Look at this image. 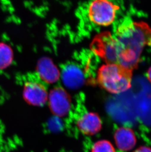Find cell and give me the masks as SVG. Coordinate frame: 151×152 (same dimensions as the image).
<instances>
[{
  "label": "cell",
  "instance_id": "6da1fadb",
  "mask_svg": "<svg viewBox=\"0 0 151 152\" xmlns=\"http://www.w3.org/2000/svg\"><path fill=\"white\" fill-rule=\"evenodd\" d=\"M96 80L99 85L113 94H119L131 87V69L119 63H107L97 72Z\"/></svg>",
  "mask_w": 151,
  "mask_h": 152
},
{
  "label": "cell",
  "instance_id": "7a4b0ae2",
  "mask_svg": "<svg viewBox=\"0 0 151 152\" xmlns=\"http://www.w3.org/2000/svg\"><path fill=\"white\" fill-rule=\"evenodd\" d=\"M96 54L107 63H119L122 48L116 38L107 33L97 36L91 45Z\"/></svg>",
  "mask_w": 151,
  "mask_h": 152
},
{
  "label": "cell",
  "instance_id": "3957f363",
  "mask_svg": "<svg viewBox=\"0 0 151 152\" xmlns=\"http://www.w3.org/2000/svg\"><path fill=\"white\" fill-rule=\"evenodd\" d=\"M118 6L110 0H93L89 4L87 15L94 24L107 26L114 22Z\"/></svg>",
  "mask_w": 151,
  "mask_h": 152
},
{
  "label": "cell",
  "instance_id": "277c9868",
  "mask_svg": "<svg viewBox=\"0 0 151 152\" xmlns=\"http://www.w3.org/2000/svg\"><path fill=\"white\" fill-rule=\"evenodd\" d=\"M23 95L25 101L34 106H43L48 99V94L45 83L36 77L26 79L23 89Z\"/></svg>",
  "mask_w": 151,
  "mask_h": 152
},
{
  "label": "cell",
  "instance_id": "5b68a950",
  "mask_svg": "<svg viewBox=\"0 0 151 152\" xmlns=\"http://www.w3.org/2000/svg\"><path fill=\"white\" fill-rule=\"evenodd\" d=\"M75 117L76 127L83 134L94 135L101 129L102 121L98 115L89 112L81 105L77 107Z\"/></svg>",
  "mask_w": 151,
  "mask_h": 152
},
{
  "label": "cell",
  "instance_id": "8992f818",
  "mask_svg": "<svg viewBox=\"0 0 151 152\" xmlns=\"http://www.w3.org/2000/svg\"><path fill=\"white\" fill-rule=\"evenodd\" d=\"M50 107L53 113L59 116H63L70 109V100L68 95L62 88H54L49 96Z\"/></svg>",
  "mask_w": 151,
  "mask_h": 152
},
{
  "label": "cell",
  "instance_id": "52a82bcc",
  "mask_svg": "<svg viewBox=\"0 0 151 152\" xmlns=\"http://www.w3.org/2000/svg\"><path fill=\"white\" fill-rule=\"evenodd\" d=\"M37 75L45 83L52 84L58 81L60 73L51 60L43 58L37 65Z\"/></svg>",
  "mask_w": 151,
  "mask_h": 152
},
{
  "label": "cell",
  "instance_id": "ba28073f",
  "mask_svg": "<svg viewBox=\"0 0 151 152\" xmlns=\"http://www.w3.org/2000/svg\"><path fill=\"white\" fill-rule=\"evenodd\" d=\"M61 76L64 84L70 88H77L84 82V75L77 65L70 64L63 68Z\"/></svg>",
  "mask_w": 151,
  "mask_h": 152
},
{
  "label": "cell",
  "instance_id": "9c48e42d",
  "mask_svg": "<svg viewBox=\"0 0 151 152\" xmlns=\"http://www.w3.org/2000/svg\"><path fill=\"white\" fill-rule=\"evenodd\" d=\"M114 140L117 147L122 151L132 149L136 142L134 131L127 127H121L115 131Z\"/></svg>",
  "mask_w": 151,
  "mask_h": 152
},
{
  "label": "cell",
  "instance_id": "30bf717a",
  "mask_svg": "<svg viewBox=\"0 0 151 152\" xmlns=\"http://www.w3.org/2000/svg\"><path fill=\"white\" fill-rule=\"evenodd\" d=\"M13 53L11 48L5 43H0V69H4L12 61Z\"/></svg>",
  "mask_w": 151,
  "mask_h": 152
},
{
  "label": "cell",
  "instance_id": "8fae6325",
  "mask_svg": "<svg viewBox=\"0 0 151 152\" xmlns=\"http://www.w3.org/2000/svg\"><path fill=\"white\" fill-rule=\"evenodd\" d=\"M91 152H116L113 144L105 140L97 141L91 146Z\"/></svg>",
  "mask_w": 151,
  "mask_h": 152
},
{
  "label": "cell",
  "instance_id": "7c38bea8",
  "mask_svg": "<svg viewBox=\"0 0 151 152\" xmlns=\"http://www.w3.org/2000/svg\"><path fill=\"white\" fill-rule=\"evenodd\" d=\"M134 152H151V148L147 146L140 147Z\"/></svg>",
  "mask_w": 151,
  "mask_h": 152
},
{
  "label": "cell",
  "instance_id": "4fadbf2b",
  "mask_svg": "<svg viewBox=\"0 0 151 152\" xmlns=\"http://www.w3.org/2000/svg\"><path fill=\"white\" fill-rule=\"evenodd\" d=\"M147 75L148 79L151 83V67H150L149 69V70H148Z\"/></svg>",
  "mask_w": 151,
  "mask_h": 152
}]
</instances>
